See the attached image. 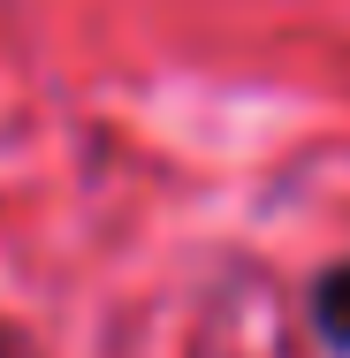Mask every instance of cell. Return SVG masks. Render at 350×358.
Masks as SVG:
<instances>
[{
	"mask_svg": "<svg viewBox=\"0 0 350 358\" xmlns=\"http://www.w3.org/2000/svg\"><path fill=\"white\" fill-rule=\"evenodd\" d=\"M312 320H320V336H328L335 351H350V267L320 275V289H312Z\"/></svg>",
	"mask_w": 350,
	"mask_h": 358,
	"instance_id": "cell-1",
	"label": "cell"
}]
</instances>
